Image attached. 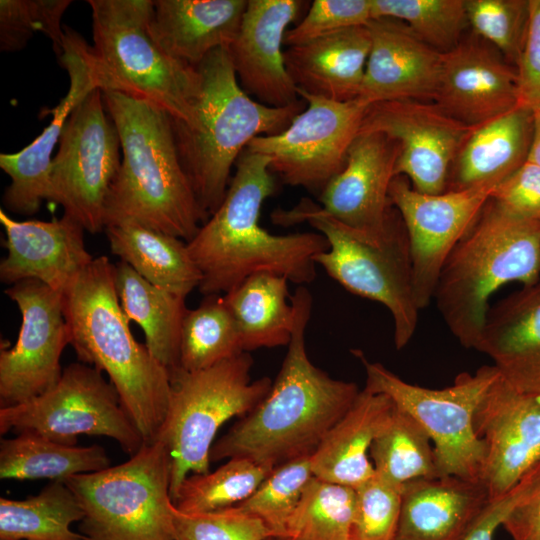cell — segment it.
<instances>
[{
	"mask_svg": "<svg viewBox=\"0 0 540 540\" xmlns=\"http://www.w3.org/2000/svg\"><path fill=\"white\" fill-rule=\"evenodd\" d=\"M65 483L83 511L82 540H175L171 456L162 441L145 443L119 465Z\"/></svg>",
	"mask_w": 540,
	"mask_h": 540,
	"instance_id": "obj_10",
	"label": "cell"
},
{
	"mask_svg": "<svg viewBox=\"0 0 540 540\" xmlns=\"http://www.w3.org/2000/svg\"><path fill=\"white\" fill-rule=\"evenodd\" d=\"M8 432H31L65 445H76L83 434L105 436L129 456L146 443L112 383L82 362L65 367L45 393L0 408V434Z\"/></svg>",
	"mask_w": 540,
	"mask_h": 540,
	"instance_id": "obj_12",
	"label": "cell"
},
{
	"mask_svg": "<svg viewBox=\"0 0 540 540\" xmlns=\"http://www.w3.org/2000/svg\"><path fill=\"white\" fill-rule=\"evenodd\" d=\"M248 0H154L149 34L172 58L197 67L234 41Z\"/></svg>",
	"mask_w": 540,
	"mask_h": 540,
	"instance_id": "obj_28",
	"label": "cell"
},
{
	"mask_svg": "<svg viewBox=\"0 0 540 540\" xmlns=\"http://www.w3.org/2000/svg\"><path fill=\"white\" fill-rule=\"evenodd\" d=\"M115 265L94 258L63 294L70 345L80 362L109 376L146 443L165 420L171 373L132 335L115 287Z\"/></svg>",
	"mask_w": 540,
	"mask_h": 540,
	"instance_id": "obj_4",
	"label": "cell"
},
{
	"mask_svg": "<svg viewBox=\"0 0 540 540\" xmlns=\"http://www.w3.org/2000/svg\"><path fill=\"white\" fill-rule=\"evenodd\" d=\"M60 63L68 72V92L51 111L53 118L28 146L15 153H1L0 167L10 177L3 195L4 207L21 215H33L49 198L52 152L74 109L94 90L100 89L90 58V45L73 29L64 26ZM101 90V89H100Z\"/></svg>",
	"mask_w": 540,
	"mask_h": 540,
	"instance_id": "obj_19",
	"label": "cell"
},
{
	"mask_svg": "<svg viewBox=\"0 0 540 540\" xmlns=\"http://www.w3.org/2000/svg\"><path fill=\"white\" fill-rule=\"evenodd\" d=\"M107 114L102 91H92L67 120L49 171L48 201L90 233L105 229L106 200L121 165L119 135Z\"/></svg>",
	"mask_w": 540,
	"mask_h": 540,
	"instance_id": "obj_13",
	"label": "cell"
},
{
	"mask_svg": "<svg viewBox=\"0 0 540 540\" xmlns=\"http://www.w3.org/2000/svg\"><path fill=\"white\" fill-rule=\"evenodd\" d=\"M370 49L362 25L288 46L284 60L297 92L345 102L360 97Z\"/></svg>",
	"mask_w": 540,
	"mask_h": 540,
	"instance_id": "obj_27",
	"label": "cell"
},
{
	"mask_svg": "<svg viewBox=\"0 0 540 540\" xmlns=\"http://www.w3.org/2000/svg\"><path fill=\"white\" fill-rule=\"evenodd\" d=\"M366 26L371 49L360 97L371 103L398 99L433 101L442 53L423 42L400 20L373 18Z\"/></svg>",
	"mask_w": 540,
	"mask_h": 540,
	"instance_id": "obj_24",
	"label": "cell"
},
{
	"mask_svg": "<svg viewBox=\"0 0 540 540\" xmlns=\"http://www.w3.org/2000/svg\"><path fill=\"white\" fill-rule=\"evenodd\" d=\"M288 281L274 273H256L223 295L244 352L290 343L295 308Z\"/></svg>",
	"mask_w": 540,
	"mask_h": 540,
	"instance_id": "obj_32",
	"label": "cell"
},
{
	"mask_svg": "<svg viewBox=\"0 0 540 540\" xmlns=\"http://www.w3.org/2000/svg\"><path fill=\"white\" fill-rule=\"evenodd\" d=\"M533 111L517 105L475 126L451 166L446 191L495 187L528 159Z\"/></svg>",
	"mask_w": 540,
	"mask_h": 540,
	"instance_id": "obj_29",
	"label": "cell"
},
{
	"mask_svg": "<svg viewBox=\"0 0 540 540\" xmlns=\"http://www.w3.org/2000/svg\"><path fill=\"white\" fill-rule=\"evenodd\" d=\"M394 402L364 387L311 456L314 477L356 488L374 474L371 444L390 417Z\"/></svg>",
	"mask_w": 540,
	"mask_h": 540,
	"instance_id": "obj_30",
	"label": "cell"
},
{
	"mask_svg": "<svg viewBox=\"0 0 540 540\" xmlns=\"http://www.w3.org/2000/svg\"><path fill=\"white\" fill-rule=\"evenodd\" d=\"M494 188L476 187L425 194L413 189L403 176L392 180L389 198L407 231L414 294L419 310L433 300L446 259L471 229Z\"/></svg>",
	"mask_w": 540,
	"mask_h": 540,
	"instance_id": "obj_17",
	"label": "cell"
},
{
	"mask_svg": "<svg viewBox=\"0 0 540 540\" xmlns=\"http://www.w3.org/2000/svg\"><path fill=\"white\" fill-rule=\"evenodd\" d=\"M371 8L373 18L404 22L418 38L440 53L453 49L469 26L465 0H371Z\"/></svg>",
	"mask_w": 540,
	"mask_h": 540,
	"instance_id": "obj_40",
	"label": "cell"
},
{
	"mask_svg": "<svg viewBox=\"0 0 540 540\" xmlns=\"http://www.w3.org/2000/svg\"><path fill=\"white\" fill-rule=\"evenodd\" d=\"M485 448L481 483L490 499L510 491L540 461V395L524 393L500 377L474 415Z\"/></svg>",
	"mask_w": 540,
	"mask_h": 540,
	"instance_id": "obj_18",
	"label": "cell"
},
{
	"mask_svg": "<svg viewBox=\"0 0 540 540\" xmlns=\"http://www.w3.org/2000/svg\"><path fill=\"white\" fill-rule=\"evenodd\" d=\"M489 500L482 483L457 476L410 481L392 540H463Z\"/></svg>",
	"mask_w": 540,
	"mask_h": 540,
	"instance_id": "obj_25",
	"label": "cell"
},
{
	"mask_svg": "<svg viewBox=\"0 0 540 540\" xmlns=\"http://www.w3.org/2000/svg\"><path fill=\"white\" fill-rule=\"evenodd\" d=\"M206 297L183 318L178 368L185 371L203 370L244 352L223 296Z\"/></svg>",
	"mask_w": 540,
	"mask_h": 540,
	"instance_id": "obj_37",
	"label": "cell"
},
{
	"mask_svg": "<svg viewBox=\"0 0 540 540\" xmlns=\"http://www.w3.org/2000/svg\"><path fill=\"white\" fill-rule=\"evenodd\" d=\"M397 158L395 140L379 132H360L344 168L320 192L315 210L352 228L382 230L394 209L389 188Z\"/></svg>",
	"mask_w": 540,
	"mask_h": 540,
	"instance_id": "obj_22",
	"label": "cell"
},
{
	"mask_svg": "<svg viewBox=\"0 0 540 540\" xmlns=\"http://www.w3.org/2000/svg\"><path fill=\"white\" fill-rule=\"evenodd\" d=\"M82 508L62 481H53L23 500L0 498V540H82L72 524Z\"/></svg>",
	"mask_w": 540,
	"mask_h": 540,
	"instance_id": "obj_35",
	"label": "cell"
},
{
	"mask_svg": "<svg viewBox=\"0 0 540 540\" xmlns=\"http://www.w3.org/2000/svg\"><path fill=\"white\" fill-rule=\"evenodd\" d=\"M465 8L472 32L516 67L527 37L530 1L465 0Z\"/></svg>",
	"mask_w": 540,
	"mask_h": 540,
	"instance_id": "obj_42",
	"label": "cell"
},
{
	"mask_svg": "<svg viewBox=\"0 0 540 540\" xmlns=\"http://www.w3.org/2000/svg\"><path fill=\"white\" fill-rule=\"evenodd\" d=\"M540 483V461L507 493L490 499L463 540H493L509 513Z\"/></svg>",
	"mask_w": 540,
	"mask_h": 540,
	"instance_id": "obj_48",
	"label": "cell"
},
{
	"mask_svg": "<svg viewBox=\"0 0 540 540\" xmlns=\"http://www.w3.org/2000/svg\"><path fill=\"white\" fill-rule=\"evenodd\" d=\"M291 300L294 328L278 375L266 397L214 442L211 462L241 457L275 468L311 457L360 392L311 362L305 347L311 294L299 286Z\"/></svg>",
	"mask_w": 540,
	"mask_h": 540,
	"instance_id": "obj_1",
	"label": "cell"
},
{
	"mask_svg": "<svg viewBox=\"0 0 540 540\" xmlns=\"http://www.w3.org/2000/svg\"><path fill=\"white\" fill-rule=\"evenodd\" d=\"M21 313L16 343L0 352V407L27 402L61 378V355L71 342L63 295L38 280L5 290Z\"/></svg>",
	"mask_w": 540,
	"mask_h": 540,
	"instance_id": "obj_15",
	"label": "cell"
},
{
	"mask_svg": "<svg viewBox=\"0 0 540 540\" xmlns=\"http://www.w3.org/2000/svg\"><path fill=\"white\" fill-rule=\"evenodd\" d=\"M371 0H314L302 20L285 34L284 45L302 44L372 19Z\"/></svg>",
	"mask_w": 540,
	"mask_h": 540,
	"instance_id": "obj_46",
	"label": "cell"
},
{
	"mask_svg": "<svg viewBox=\"0 0 540 540\" xmlns=\"http://www.w3.org/2000/svg\"><path fill=\"white\" fill-rule=\"evenodd\" d=\"M303 6L298 0H248L239 31L227 48L240 86L264 105L280 108L299 101L282 46Z\"/></svg>",
	"mask_w": 540,
	"mask_h": 540,
	"instance_id": "obj_21",
	"label": "cell"
},
{
	"mask_svg": "<svg viewBox=\"0 0 540 540\" xmlns=\"http://www.w3.org/2000/svg\"><path fill=\"white\" fill-rule=\"evenodd\" d=\"M369 456L375 474L397 487L438 476L429 435L409 413L396 405L374 438Z\"/></svg>",
	"mask_w": 540,
	"mask_h": 540,
	"instance_id": "obj_36",
	"label": "cell"
},
{
	"mask_svg": "<svg viewBox=\"0 0 540 540\" xmlns=\"http://www.w3.org/2000/svg\"><path fill=\"white\" fill-rule=\"evenodd\" d=\"M7 255L0 263V279L13 285L38 280L64 294L93 261L84 242V227L63 214L50 221H17L0 209Z\"/></svg>",
	"mask_w": 540,
	"mask_h": 540,
	"instance_id": "obj_23",
	"label": "cell"
},
{
	"mask_svg": "<svg viewBox=\"0 0 540 540\" xmlns=\"http://www.w3.org/2000/svg\"><path fill=\"white\" fill-rule=\"evenodd\" d=\"M530 1V19L525 45L516 66L519 105L540 107V0Z\"/></svg>",
	"mask_w": 540,
	"mask_h": 540,
	"instance_id": "obj_49",
	"label": "cell"
},
{
	"mask_svg": "<svg viewBox=\"0 0 540 540\" xmlns=\"http://www.w3.org/2000/svg\"><path fill=\"white\" fill-rule=\"evenodd\" d=\"M252 364L250 354L242 352L203 370L171 372L168 410L155 440L171 456L172 499L191 473L210 471V450L220 427L251 412L268 394L273 381L252 380Z\"/></svg>",
	"mask_w": 540,
	"mask_h": 540,
	"instance_id": "obj_9",
	"label": "cell"
},
{
	"mask_svg": "<svg viewBox=\"0 0 540 540\" xmlns=\"http://www.w3.org/2000/svg\"><path fill=\"white\" fill-rule=\"evenodd\" d=\"M106 450L98 445H65L31 432L0 442L2 480L67 479L110 467Z\"/></svg>",
	"mask_w": 540,
	"mask_h": 540,
	"instance_id": "obj_34",
	"label": "cell"
},
{
	"mask_svg": "<svg viewBox=\"0 0 540 540\" xmlns=\"http://www.w3.org/2000/svg\"><path fill=\"white\" fill-rule=\"evenodd\" d=\"M273 469L247 458H230L214 471L187 476L172 503L185 513L236 506L246 500Z\"/></svg>",
	"mask_w": 540,
	"mask_h": 540,
	"instance_id": "obj_38",
	"label": "cell"
},
{
	"mask_svg": "<svg viewBox=\"0 0 540 540\" xmlns=\"http://www.w3.org/2000/svg\"><path fill=\"white\" fill-rule=\"evenodd\" d=\"M274 224L291 226L307 222L328 242L314 261L349 292L384 305L394 322L398 350L413 337L419 308L413 286L410 244L404 223L394 208L380 231L352 228L318 213L315 203L302 200L290 210H276Z\"/></svg>",
	"mask_w": 540,
	"mask_h": 540,
	"instance_id": "obj_7",
	"label": "cell"
},
{
	"mask_svg": "<svg viewBox=\"0 0 540 540\" xmlns=\"http://www.w3.org/2000/svg\"><path fill=\"white\" fill-rule=\"evenodd\" d=\"M71 3L70 0H1L0 50L19 51L34 33L40 32L60 54L65 37L61 20Z\"/></svg>",
	"mask_w": 540,
	"mask_h": 540,
	"instance_id": "obj_43",
	"label": "cell"
},
{
	"mask_svg": "<svg viewBox=\"0 0 540 540\" xmlns=\"http://www.w3.org/2000/svg\"><path fill=\"white\" fill-rule=\"evenodd\" d=\"M539 279L540 223L489 199L446 259L433 299L459 343L476 350L491 295L507 283L528 286Z\"/></svg>",
	"mask_w": 540,
	"mask_h": 540,
	"instance_id": "obj_6",
	"label": "cell"
},
{
	"mask_svg": "<svg viewBox=\"0 0 540 540\" xmlns=\"http://www.w3.org/2000/svg\"><path fill=\"white\" fill-rule=\"evenodd\" d=\"M475 126L466 125L434 101L398 99L372 103L360 132H379L396 141L395 177L425 194L446 191L449 172Z\"/></svg>",
	"mask_w": 540,
	"mask_h": 540,
	"instance_id": "obj_16",
	"label": "cell"
},
{
	"mask_svg": "<svg viewBox=\"0 0 540 540\" xmlns=\"http://www.w3.org/2000/svg\"><path fill=\"white\" fill-rule=\"evenodd\" d=\"M401 488L376 474L355 489L350 540H392L400 515Z\"/></svg>",
	"mask_w": 540,
	"mask_h": 540,
	"instance_id": "obj_45",
	"label": "cell"
},
{
	"mask_svg": "<svg viewBox=\"0 0 540 540\" xmlns=\"http://www.w3.org/2000/svg\"><path fill=\"white\" fill-rule=\"evenodd\" d=\"M490 199L518 218L540 223V166L527 160L495 186Z\"/></svg>",
	"mask_w": 540,
	"mask_h": 540,
	"instance_id": "obj_47",
	"label": "cell"
},
{
	"mask_svg": "<svg viewBox=\"0 0 540 540\" xmlns=\"http://www.w3.org/2000/svg\"><path fill=\"white\" fill-rule=\"evenodd\" d=\"M313 476L311 457L286 462L275 467L237 506L261 520L274 537L287 538L288 523Z\"/></svg>",
	"mask_w": 540,
	"mask_h": 540,
	"instance_id": "obj_41",
	"label": "cell"
},
{
	"mask_svg": "<svg viewBox=\"0 0 540 540\" xmlns=\"http://www.w3.org/2000/svg\"><path fill=\"white\" fill-rule=\"evenodd\" d=\"M101 91L123 154L106 200L105 226L131 219L189 242L203 219L181 164L171 116L144 99Z\"/></svg>",
	"mask_w": 540,
	"mask_h": 540,
	"instance_id": "obj_3",
	"label": "cell"
},
{
	"mask_svg": "<svg viewBox=\"0 0 540 540\" xmlns=\"http://www.w3.org/2000/svg\"><path fill=\"white\" fill-rule=\"evenodd\" d=\"M307 106L282 132L254 138L246 147L271 158L270 169L291 186L322 191L342 171L352 142L372 104L339 102L298 92Z\"/></svg>",
	"mask_w": 540,
	"mask_h": 540,
	"instance_id": "obj_14",
	"label": "cell"
},
{
	"mask_svg": "<svg viewBox=\"0 0 540 540\" xmlns=\"http://www.w3.org/2000/svg\"><path fill=\"white\" fill-rule=\"evenodd\" d=\"M354 353L365 369V388L387 395L427 432L433 442L438 476L481 483L485 448L476 434L474 415L500 377L497 368L492 364L473 374L463 372L452 385L432 389L404 381L383 364L367 360L359 350Z\"/></svg>",
	"mask_w": 540,
	"mask_h": 540,
	"instance_id": "obj_11",
	"label": "cell"
},
{
	"mask_svg": "<svg viewBox=\"0 0 540 540\" xmlns=\"http://www.w3.org/2000/svg\"><path fill=\"white\" fill-rule=\"evenodd\" d=\"M355 489L312 477L287 526L293 540H350Z\"/></svg>",
	"mask_w": 540,
	"mask_h": 540,
	"instance_id": "obj_39",
	"label": "cell"
},
{
	"mask_svg": "<svg viewBox=\"0 0 540 540\" xmlns=\"http://www.w3.org/2000/svg\"><path fill=\"white\" fill-rule=\"evenodd\" d=\"M533 111V132L528 155V161L540 166V107Z\"/></svg>",
	"mask_w": 540,
	"mask_h": 540,
	"instance_id": "obj_51",
	"label": "cell"
},
{
	"mask_svg": "<svg viewBox=\"0 0 540 540\" xmlns=\"http://www.w3.org/2000/svg\"><path fill=\"white\" fill-rule=\"evenodd\" d=\"M476 350L515 389L540 395V279L489 308Z\"/></svg>",
	"mask_w": 540,
	"mask_h": 540,
	"instance_id": "obj_26",
	"label": "cell"
},
{
	"mask_svg": "<svg viewBox=\"0 0 540 540\" xmlns=\"http://www.w3.org/2000/svg\"><path fill=\"white\" fill-rule=\"evenodd\" d=\"M115 287L123 312L145 335V345L170 373L179 367L185 298L141 277L125 262L115 265Z\"/></svg>",
	"mask_w": 540,
	"mask_h": 540,
	"instance_id": "obj_33",
	"label": "cell"
},
{
	"mask_svg": "<svg viewBox=\"0 0 540 540\" xmlns=\"http://www.w3.org/2000/svg\"><path fill=\"white\" fill-rule=\"evenodd\" d=\"M433 101L460 122L478 126L519 105L517 68L473 32L464 35L442 53Z\"/></svg>",
	"mask_w": 540,
	"mask_h": 540,
	"instance_id": "obj_20",
	"label": "cell"
},
{
	"mask_svg": "<svg viewBox=\"0 0 540 540\" xmlns=\"http://www.w3.org/2000/svg\"><path fill=\"white\" fill-rule=\"evenodd\" d=\"M502 527L512 540H540V483L509 513Z\"/></svg>",
	"mask_w": 540,
	"mask_h": 540,
	"instance_id": "obj_50",
	"label": "cell"
},
{
	"mask_svg": "<svg viewBox=\"0 0 540 540\" xmlns=\"http://www.w3.org/2000/svg\"><path fill=\"white\" fill-rule=\"evenodd\" d=\"M105 232L112 253L153 285L186 297L201 274L187 243L131 219L110 222Z\"/></svg>",
	"mask_w": 540,
	"mask_h": 540,
	"instance_id": "obj_31",
	"label": "cell"
},
{
	"mask_svg": "<svg viewBox=\"0 0 540 540\" xmlns=\"http://www.w3.org/2000/svg\"><path fill=\"white\" fill-rule=\"evenodd\" d=\"M270 163V157L245 149L220 206L187 242L205 296L225 295L261 272L300 286L316 277L314 258L328 249L321 233L275 235L259 224L263 202L275 190Z\"/></svg>",
	"mask_w": 540,
	"mask_h": 540,
	"instance_id": "obj_2",
	"label": "cell"
},
{
	"mask_svg": "<svg viewBox=\"0 0 540 540\" xmlns=\"http://www.w3.org/2000/svg\"><path fill=\"white\" fill-rule=\"evenodd\" d=\"M197 69L201 94L194 119L191 123L172 119V125L204 223L224 199L232 168L248 144L286 129L305 101L276 108L254 100L240 86L227 48L212 51Z\"/></svg>",
	"mask_w": 540,
	"mask_h": 540,
	"instance_id": "obj_5",
	"label": "cell"
},
{
	"mask_svg": "<svg viewBox=\"0 0 540 540\" xmlns=\"http://www.w3.org/2000/svg\"><path fill=\"white\" fill-rule=\"evenodd\" d=\"M90 58L101 90L144 99L191 123L201 94L197 67L167 55L149 34L154 1L88 0Z\"/></svg>",
	"mask_w": 540,
	"mask_h": 540,
	"instance_id": "obj_8",
	"label": "cell"
},
{
	"mask_svg": "<svg viewBox=\"0 0 540 540\" xmlns=\"http://www.w3.org/2000/svg\"><path fill=\"white\" fill-rule=\"evenodd\" d=\"M175 540H264L273 536L258 518L237 505L211 512L185 513L172 505Z\"/></svg>",
	"mask_w": 540,
	"mask_h": 540,
	"instance_id": "obj_44",
	"label": "cell"
},
{
	"mask_svg": "<svg viewBox=\"0 0 540 540\" xmlns=\"http://www.w3.org/2000/svg\"><path fill=\"white\" fill-rule=\"evenodd\" d=\"M264 540H293L291 538H279V537H274V536H271V537H268Z\"/></svg>",
	"mask_w": 540,
	"mask_h": 540,
	"instance_id": "obj_52",
	"label": "cell"
}]
</instances>
